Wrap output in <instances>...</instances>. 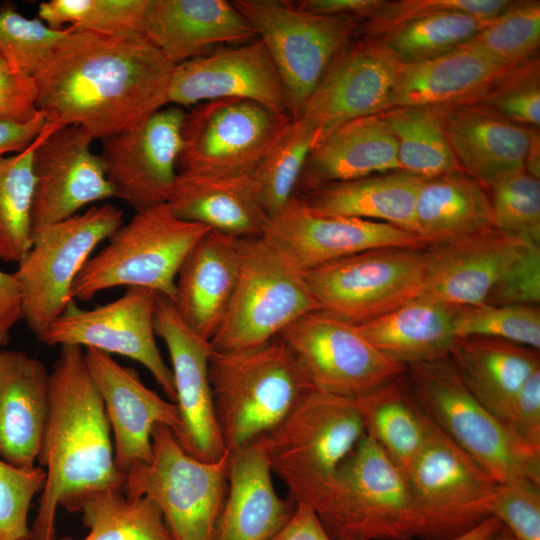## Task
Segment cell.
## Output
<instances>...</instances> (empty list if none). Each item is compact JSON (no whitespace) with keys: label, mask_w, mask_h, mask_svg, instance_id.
I'll return each mask as SVG.
<instances>
[{"label":"cell","mask_w":540,"mask_h":540,"mask_svg":"<svg viewBox=\"0 0 540 540\" xmlns=\"http://www.w3.org/2000/svg\"><path fill=\"white\" fill-rule=\"evenodd\" d=\"M174 66L146 37L69 29L33 76L37 107L47 123L102 140L169 104Z\"/></svg>","instance_id":"cell-1"},{"label":"cell","mask_w":540,"mask_h":540,"mask_svg":"<svg viewBox=\"0 0 540 540\" xmlns=\"http://www.w3.org/2000/svg\"><path fill=\"white\" fill-rule=\"evenodd\" d=\"M38 462L46 478L30 528L31 540H56L58 508L77 512L91 494L123 489L101 395L85 350L60 346L49 373V406Z\"/></svg>","instance_id":"cell-2"},{"label":"cell","mask_w":540,"mask_h":540,"mask_svg":"<svg viewBox=\"0 0 540 540\" xmlns=\"http://www.w3.org/2000/svg\"><path fill=\"white\" fill-rule=\"evenodd\" d=\"M364 434L354 399L314 390L254 441L290 498L317 513L330 497L341 465Z\"/></svg>","instance_id":"cell-3"},{"label":"cell","mask_w":540,"mask_h":540,"mask_svg":"<svg viewBox=\"0 0 540 540\" xmlns=\"http://www.w3.org/2000/svg\"><path fill=\"white\" fill-rule=\"evenodd\" d=\"M209 380L218 427L228 449L270 431L315 390L279 337L245 351L211 350Z\"/></svg>","instance_id":"cell-4"},{"label":"cell","mask_w":540,"mask_h":540,"mask_svg":"<svg viewBox=\"0 0 540 540\" xmlns=\"http://www.w3.org/2000/svg\"><path fill=\"white\" fill-rule=\"evenodd\" d=\"M211 229L176 216L167 203L135 212L91 256L74 281L75 301H88L113 287H141L172 302L179 269L194 245Z\"/></svg>","instance_id":"cell-5"},{"label":"cell","mask_w":540,"mask_h":540,"mask_svg":"<svg viewBox=\"0 0 540 540\" xmlns=\"http://www.w3.org/2000/svg\"><path fill=\"white\" fill-rule=\"evenodd\" d=\"M316 514L333 540H411L420 535L421 519L405 473L366 432Z\"/></svg>","instance_id":"cell-6"},{"label":"cell","mask_w":540,"mask_h":540,"mask_svg":"<svg viewBox=\"0 0 540 540\" xmlns=\"http://www.w3.org/2000/svg\"><path fill=\"white\" fill-rule=\"evenodd\" d=\"M319 310L301 271L261 237L240 238V271L224 319L209 342L216 352L260 347Z\"/></svg>","instance_id":"cell-7"},{"label":"cell","mask_w":540,"mask_h":540,"mask_svg":"<svg viewBox=\"0 0 540 540\" xmlns=\"http://www.w3.org/2000/svg\"><path fill=\"white\" fill-rule=\"evenodd\" d=\"M410 391L429 420L498 483H540V458L524 453L499 418L466 388L449 357L407 367Z\"/></svg>","instance_id":"cell-8"},{"label":"cell","mask_w":540,"mask_h":540,"mask_svg":"<svg viewBox=\"0 0 540 540\" xmlns=\"http://www.w3.org/2000/svg\"><path fill=\"white\" fill-rule=\"evenodd\" d=\"M229 452L201 461L183 450L170 428L158 425L151 459L126 473L123 492L152 499L174 540H214L227 493Z\"/></svg>","instance_id":"cell-9"},{"label":"cell","mask_w":540,"mask_h":540,"mask_svg":"<svg viewBox=\"0 0 540 540\" xmlns=\"http://www.w3.org/2000/svg\"><path fill=\"white\" fill-rule=\"evenodd\" d=\"M123 223V212L105 203L33 233L15 274L23 320L38 339L74 302L72 286L94 249Z\"/></svg>","instance_id":"cell-10"},{"label":"cell","mask_w":540,"mask_h":540,"mask_svg":"<svg viewBox=\"0 0 540 540\" xmlns=\"http://www.w3.org/2000/svg\"><path fill=\"white\" fill-rule=\"evenodd\" d=\"M266 47L284 86L290 114L299 118L333 58L358 31L357 20L325 16L280 0H235Z\"/></svg>","instance_id":"cell-11"},{"label":"cell","mask_w":540,"mask_h":540,"mask_svg":"<svg viewBox=\"0 0 540 540\" xmlns=\"http://www.w3.org/2000/svg\"><path fill=\"white\" fill-rule=\"evenodd\" d=\"M424 249L369 250L305 271L304 278L319 310L360 325L419 298Z\"/></svg>","instance_id":"cell-12"},{"label":"cell","mask_w":540,"mask_h":540,"mask_svg":"<svg viewBox=\"0 0 540 540\" xmlns=\"http://www.w3.org/2000/svg\"><path fill=\"white\" fill-rule=\"evenodd\" d=\"M404 473L421 519L419 537L446 540L490 517L499 483L433 423Z\"/></svg>","instance_id":"cell-13"},{"label":"cell","mask_w":540,"mask_h":540,"mask_svg":"<svg viewBox=\"0 0 540 540\" xmlns=\"http://www.w3.org/2000/svg\"><path fill=\"white\" fill-rule=\"evenodd\" d=\"M291 119L246 99L226 98L200 103L185 114L178 173L252 174Z\"/></svg>","instance_id":"cell-14"},{"label":"cell","mask_w":540,"mask_h":540,"mask_svg":"<svg viewBox=\"0 0 540 540\" xmlns=\"http://www.w3.org/2000/svg\"><path fill=\"white\" fill-rule=\"evenodd\" d=\"M278 337L320 392L356 399L407 371L371 345L355 325L321 310L295 320Z\"/></svg>","instance_id":"cell-15"},{"label":"cell","mask_w":540,"mask_h":540,"mask_svg":"<svg viewBox=\"0 0 540 540\" xmlns=\"http://www.w3.org/2000/svg\"><path fill=\"white\" fill-rule=\"evenodd\" d=\"M156 298L152 290L127 287L119 298L91 309L79 308L74 301L39 341L49 346L76 345L135 360L175 402L172 371L155 339Z\"/></svg>","instance_id":"cell-16"},{"label":"cell","mask_w":540,"mask_h":540,"mask_svg":"<svg viewBox=\"0 0 540 540\" xmlns=\"http://www.w3.org/2000/svg\"><path fill=\"white\" fill-rule=\"evenodd\" d=\"M186 110L165 106L136 127L104 138L99 154L114 197L135 212L167 203L177 180Z\"/></svg>","instance_id":"cell-17"},{"label":"cell","mask_w":540,"mask_h":540,"mask_svg":"<svg viewBox=\"0 0 540 540\" xmlns=\"http://www.w3.org/2000/svg\"><path fill=\"white\" fill-rule=\"evenodd\" d=\"M94 138L78 126L47 123L33 152L32 235L86 205L114 197Z\"/></svg>","instance_id":"cell-18"},{"label":"cell","mask_w":540,"mask_h":540,"mask_svg":"<svg viewBox=\"0 0 540 540\" xmlns=\"http://www.w3.org/2000/svg\"><path fill=\"white\" fill-rule=\"evenodd\" d=\"M262 237L303 272L369 250L427 247L389 223L315 214L295 195L270 218Z\"/></svg>","instance_id":"cell-19"},{"label":"cell","mask_w":540,"mask_h":540,"mask_svg":"<svg viewBox=\"0 0 540 540\" xmlns=\"http://www.w3.org/2000/svg\"><path fill=\"white\" fill-rule=\"evenodd\" d=\"M155 333L165 343L171 361L175 403L180 425L174 433L189 455L204 461L220 459L226 448L215 415L209 380L211 347L180 318L174 303L157 294Z\"/></svg>","instance_id":"cell-20"},{"label":"cell","mask_w":540,"mask_h":540,"mask_svg":"<svg viewBox=\"0 0 540 540\" xmlns=\"http://www.w3.org/2000/svg\"><path fill=\"white\" fill-rule=\"evenodd\" d=\"M401 64L378 39L349 42L328 65L300 117L322 140L348 121L383 112Z\"/></svg>","instance_id":"cell-21"},{"label":"cell","mask_w":540,"mask_h":540,"mask_svg":"<svg viewBox=\"0 0 540 540\" xmlns=\"http://www.w3.org/2000/svg\"><path fill=\"white\" fill-rule=\"evenodd\" d=\"M226 98L251 100L291 117L279 73L258 38L236 47H219L174 66L169 103L190 109Z\"/></svg>","instance_id":"cell-22"},{"label":"cell","mask_w":540,"mask_h":540,"mask_svg":"<svg viewBox=\"0 0 540 540\" xmlns=\"http://www.w3.org/2000/svg\"><path fill=\"white\" fill-rule=\"evenodd\" d=\"M84 350L110 425L115 464L125 477L132 467L151 459L156 426L165 425L173 434L178 430L179 410L175 402L149 389L135 369L102 351Z\"/></svg>","instance_id":"cell-23"},{"label":"cell","mask_w":540,"mask_h":540,"mask_svg":"<svg viewBox=\"0 0 540 540\" xmlns=\"http://www.w3.org/2000/svg\"><path fill=\"white\" fill-rule=\"evenodd\" d=\"M528 240L494 226L424 249L419 298L452 308L484 303Z\"/></svg>","instance_id":"cell-24"},{"label":"cell","mask_w":540,"mask_h":540,"mask_svg":"<svg viewBox=\"0 0 540 540\" xmlns=\"http://www.w3.org/2000/svg\"><path fill=\"white\" fill-rule=\"evenodd\" d=\"M145 37L175 65L224 44L257 39L246 18L226 0H152Z\"/></svg>","instance_id":"cell-25"},{"label":"cell","mask_w":540,"mask_h":540,"mask_svg":"<svg viewBox=\"0 0 540 540\" xmlns=\"http://www.w3.org/2000/svg\"><path fill=\"white\" fill-rule=\"evenodd\" d=\"M239 271L240 238L214 230L194 245L179 269L174 306L205 341H211L224 319Z\"/></svg>","instance_id":"cell-26"},{"label":"cell","mask_w":540,"mask_h":540,"mask_svg":"<svg viewBox=\"0 0 540 540\" xmlns=\"http://www.w3.org/2000/svg\"><path fill=\"white\" fill-rule=\"evenodd\" d=\"M229 451L227 493L214 540H271L290 520L296 503L276 493L256 441Z\"/></svg>","instance_id":"cell-27"},{"label":"cell","mask_w":540,"mask_h":540,"mask_svg":"<svg viewBox=\"0 0 540 540\" xmlns=\"http://www.w3.org/2000/svg\"><path fill=\"white\" fill-rule=\"evenodd\" d=\"M49 406L45 365L19 350H0V458L19 467L38 462Z\"/></svg>","instance_id":"cell-28"},{"label":"cell","mask_w":540,"mask_h":540,"mask_svg":"<svg viewBox=\"0 0 540 540\" xmlns=\"http://www.w3.org/2000/svg\"><path fill=\"white\" fill-rule=\"evenodd\" d=\"M446 133L461 170L485 189L525 171L528 127L480 105L464 104L448 110Z\"/></svg>","instance_id":"cell-29"},{"label":"cell","mask_w":540,"mask_h":540,"mask_svg":"<svg viewBox=\"0 0 540 540\" xmlns=\"http://www.w3.org/2000/svg\"><path fill=\"white\" fill-rule=\"evenodd\" d=\"M507 71L464 45L431 59L402 63L384 111L397 107L453 108L472 104Z\"/></svg>","instance_id":"cell-30"},{"label":"cell","mask_w":540,"mask_h":540,"mask_svg":"<svg viewBox=\"0 0 540 540\" xmlns=\"http://www.w3.org/2000/svg\"><path fill=\"white\" fill-rule=\"evenodd\" d=\"M181 219L237 238L261 237L270 220L252 174L178 173L167 201Z\"/></svg>","instance_id":"cell-31"},{"label":"cell","mask_w":540,"mask_h":540,"mask_svg":"<svg viewBox=\"0 0 540 540\" xmlns=\"http://www.w3.org/2000/svg\"><path fill=\"white\" fill-rule=\"evenodd\" d=\"M401 171L396 140L379 114L348 121L309 154L297 189Z\"/></svg>","instance_id":"cell-32"},{"label":"cell","mask_w":540,"mask_h":540,"mask_svg":"<svg viewBox=\"0 0 540 540\" xmlns=\"http://www.w3.org/2000/svg\"><path fill=\"white\" fill-rule=\"evenodd\" d=\"M422 180L395 171L329 183L295 196L315 214L385 222L416 234L415 205Z\"/></svg>","instance_id":"cell-33"},{"label":"cell","mask_w":540,"mask_h":540,"mask_svg":"<svg viewBox=\"0 0 540 540\" xmlns=\"http://www.w3.org/2000/svg\"><path fill=\"white\" fill-rule=\"evenodd\" d=\"M449 358L470 393L501 421L520 387L540 369L538 350L486 337L456 338Z\"/></svg>","instance_id":"cell-34"},{"label":"cell","mask_w":540,"mask_h":540,"mask_svg":"<svg viewBox=\"0 0 540 540\" xmlns=\"http://www.w3.org/2000/svg\"><path fill=\"white\" fill-rule=\"evenodd\" d=\"M454 310L417 298L355 327L377 350L408 367L449 357L457 338Z\"/></svg>","instance_id":"cell-35"},{"label":"cell","mask_w":540,"mask_h":540,"mask_svg":"<svg viewBox=\"0 0 540 540\" xmlns=\"http://www.w3.org/2000/svg\"><path fill=\"white\" fill-rule=\"evenodd\" d=\"M415 223V233L427 247L492 227L490 197L463 171L423 179Z\"/></svg>","instance_id":"cell-36"},{"label":"cell","mask_w":540,"mask_h":540,"mask_svg":"<svg viewBox=\"0 0 540 540\" xmlns=\"http://www.w3.org/2000/svg\"><path fill=\"white\" fill-rule=\"evenodd\" d=\"M354 400L365 432L405 472L424 445L432 425L414 399L406 373Z\"/></svg>","instance_id":"cell-37"},{"label":"cell","mask_w":540,"mask_h":540,"mask_svg":"<svg viewBox=\"0 0 540 540\" xmlns=\"http://www.w3.org/2000/svg\"><path fill=\"white\" fill-rule=\"evenodd\" d=\"M449 109L410 106L379 113L396 140L401 171L422 179L462 171L447 138Z\"/></svg>","instance_id":"cell-38"},{"label":"cell","mask_w":540,"mask_h":540,"mask_svg":"<svg viewBox=\"0 0 540 540\" xmlns=\"http://www.w3.org/2000/svg\"><path fill=\"white\" fill-rule=\"evenodd\" d=\"M77 512L89 529L81 540H174L152 499L127 497L120 488L91 494L82 501Z\"/></svg>","instance_id":"cell-39"},{"label":"cell","mask_w":540,"mask_h":540,"mask_svg":"<svg viewBox=\"0 0 540 540\" xmlns=\"http://www.w3.org/2000/svg\"><path fill=\"white\" fill-rule=\"evenodd\" d=\"M321 141L320 132L303 117L279 132L253 172L261 202L270 218L295 195L306 160Z\"/></svg>","instance_id":"cell-40"},{"label":"cell","mask_w":540,"mask_h":540,"mask_svg":"<svg viewBox=\"0 0 540 540\" xmlns=\"http://www.w3.org/2000/svg\"><path fill=\"white\" fill-rule=\"evenodd\" d=\"M152 0H50L38 16L54 30L84 31L113 37H145Z\"/></svg>","instance_id":"cell-41"},{"label":"cell","mask_w":540,"mask_h":540,"mask_svg":"<svg viewBox=\"0 0 540 540\" xmlns=\"http://www.w3.org/2000/svg\"><path fill=\"white\" fill-rule=\"evenodd\" d=\"M490 20L460 11H446L403 23L375 39L401 63H415L462 46Z\"/></svg>","instance_id":"cell-42"},{"label":"cell","mask_w":540,"mask_h":540,"mask_svg":"<svg viewBox=\"0 0 540 540\" xmlns=\"http://www.w3.org/2000/svg\"><path fill=\"white\" fill-rule=\"evenodd\" d=\"M39 137V136H38ZM0 158V260L19 263L32 245L33 152Z\"/></svg>","instance_id":"cell-43"},{"label":"cell","mask_w":540,"mask_h":540,"mask_svg":"<svg viewBox=\"0 0 540 540\" xmlns=\"http://www.w3.org/2000/svg\"><path fill=\"white\" fill-rule=\"evenodd\" d=\"M464 46L510 70L536 57L540 45V2H513Z\"/></svg>","instance_id":"cell-44"},{"label":"cell","mask_w":540,"mask_h":540,"mask_svg":"<svg viewBox=\"0 0 540 540\" xmlns=\"http://www.w3.org/2000/svg\"><path fill=\"white\" fill-rule=\"evenodd\" d=\"M457 338L486 337L539 351L540 310L533 305H477L455 308Z\"/></svg>","instance_id":"cell-45"},{"label":"cell","mask_w":540,"mask_h":540,"mask_svg":"<svg viewBox=\"0 0 540 540\" xmlns=\"http://www.w3.org/2000/svg\"><path fill=\"white\" fill-rule=\"evenodd\" d=\"M68 31V27L54 30L39 18H27L13 4L0 7V55L23 74L34 76Z\"/></svg>","instance_id":"cell-46"},{"label":"cell","mask_w":540,"mask_h":540,"mask_svg":"<svg viewBox=\"0 0 540 540\" xmlns=\"http://www.w3.org/2000/svg\"><path fill=\"white\" fill-rule=\"evenodd\" d=\"M490 190L493 226L540 244V180L524 171Z\"/></svg>","instance_id":"cell-47"},{"label":"cell","mask_w":540,"mask_h":540,"mask_svg":"<svg viewBox=\"0 0 540 540\" xmlns=\"http://www.w3.org/2000/svg\"><path fill=\"white\" fill-rule=\"evenodd\" d=\"M494 113L524 127L540 124L539 58L508 70L477 101Z\"/></svg>","instance_id":"cell-48"},{"label":"cell","mask_w":540,"mask_h":540,"mask_svg":"<svg viewBox=\"0 0 540 540\" xmlns=\"http://www.w3.org/2000/svg\"><path fill=\"white\" fill-rule=\"evenodd\" d=\"M42 467H19L0 458V540H28V515L45 484Z\"/></svg>","instance_id":"cell-49"},{"label":"cell","mask_w":540,"mask_h":540,"mask_svg":"<svg viewBox=\"0 0 540 540\" xmlns=\"http://www.w3.org/2000/svg\"><path fill=\"white\" fill-rule=\"evenodd\" d=\"M508 0H399L385 1L369 19L360 24L365 37L378 38L403 23L446 11H460L482 19H492L503 12Z\"/></svg>","instance_id":"cell-50"},{"label":"cell","mask_w":540,"mask_h":540,"mask_svg":"<svg viewBox=\"0 0 540 540\" xmlns=\"http://www.w3.org/2000/svg\"><path fill=\"white\" fill-rule=\"evenodd\" d=\"M517 540H540V483L517 479L499 483L489 506Z\"/></svg>","instance_id":"cell-51"},{"label":"cell","mask_w":540,"mask_h":540,"mask_svg":"<svg viewBox=\"0 0 540 540\" xmlns=\"http://www.w3.org/2000/svg\"><path fill=\"white\" fill-rule=\"evenodd\" d=\"M540 302V244L527 241L489 292L484 303L533 305Z\"/></svg>","instance_id":"cell-52"},{"label":"cell","mask_w":540,"mask_h":540,"mask_svg":"<svg viewBox=\"0 0 540 540\" xmlns=\"http://www.w3.org/2000/svg\"><path fill=\"white\" fill-rule=\"evenodd\" d=\"M503 423L524 453L540 458V369L534 371L520 387Z\"/></svg>","instance_id":"cell-53"},{"label":"cell","mask_w":540,"mask_h":540,"mask_svg":"<svg viewBox=\"0 0 540 540\" xmlns=\"http://www.w3.org/2000/svg\"><path fill=\"white\" fill-rule=\"evenodd\" d=\"M37 87L33 76L14 70L0 55V120L27 123L37 117Z\"/></svg>","instance_id":"cell-54"},{"label":"cell","mask_w":540,"mask_h":540,"mask_svg":"<svg viewBox=\"0 0 540 540\" xmlns=\"http://www.w3.org/2000/svg\"><path fill=\"white\" fill-rule=\"evenodd\" d=\"M23 320V298L17 276L0 270V347L7 345L11 331Z\"/></svg>","instance_id":"cell-55"},{"label":"cell","mask_w":540,"mask_h":540,"mask_svg":"<svg viewBox=\"0 0 540 540\" xmlns=\"http://www.w3.org/2000/svg\"><path fill=\"white\" fill-rule=\"evenodd\" d=\"M386 0H305L296 4L300 9L325 16L369 19Z\"/></svg>","instance_id":"cell-56"},{"label":"cell","mask_w":540,"mask_h":540,"mask_svg":"<svg viewBox=\"0 0 540 540\" xmlns=\"http://www.w3.org/2000/svg\"><path fill=\"white\" fill-rule=\"evenodd\" d=\"M43 114L27 123L0 120V158L27 149L46 128Z\"/></svg>","instance_id":"cell-57"},{"label":"cell","mask_w":540,"mask_h":540,"mask_svg":"<svg viewBox=\"0 0 540 540\" xmlns=\"http://www.w3.org/2000/svg\"><path fill=\"white\" fill-rule=\"evenodd\" d=\"M271 540H333V538L310 506L296 503L290 520Z\"/></svg>","instance_id":"cell-58"},{"label":"cell","mask_w":540,"mask_h":540,"mask_svg":"<svg viewBox=\"0 0 540 540\" xmlns=\"http://www.w3.org/2000/svg\"><path fill=\"white\" fill-rule=\"evenodd\" d=\"M501 522L494 518L488 517L481 521L476 526L465 531L464 533L446 540H490L501 529ZM342 540H357V539H342Z\"/></svg>","instance_id":"cell-59"},{"label":"cell","mask_w":540,"mask_h":540,"mask_svg":"<svg viewBox=\"0 0 540 540\" xmlns=\"http://www.w3.org/2000/svg\"><path fill=\"white\" fill-rule=\"evenodd\" d=\"M529 147L525 158V172L540 180V133L537 127H528Z\"/></svg>","instance_id":"cell-60"},{"label":"cell","mask_w":540,"mask_h":540,"mask_svg":"<svg viewBox=\"0 0 540 540\" xmlns=\"http://www.w3.org/2000/svg\"><path fill=\"white\" fill-rule=\"evenodd\" d=\"M490 540H517L515 536L504 526Z\"/></svg>","instance_id":"cell-61"},{"label":"cell","mask_w":540,"mask_h":540,"mask_svg":"<svg viewBox=\"0 0 540 540\" xmlns=\"http://www.w3.org/2000/svg\"><path fill=\"white\" fill-rule=\"evenodd\" d=\"M28 540H31V539H28Z\"/></svg>","instance_id":"cell-62"}]
</instances>
